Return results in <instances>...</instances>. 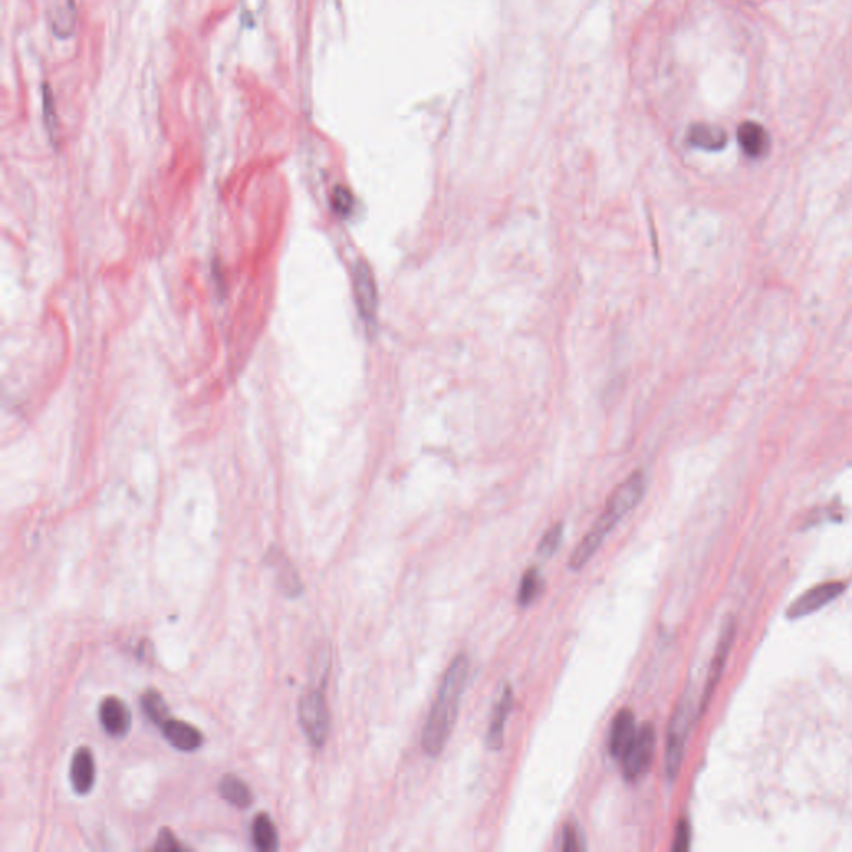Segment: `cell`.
I'll return each instance as SVG.
<instances>
[{
	"label": "cell",
	"mask_w": 852,
	"mask_h": 852,
	"mask_svg": "<svg viewBox=\"0 0 852 852\" xmlns=\"http://www.w3.org/2000/svg\"><path fill=\"white\" fill-rule=\"evenodd\" d=\"M540 589H542V575L538 573L536 568H530L521 578L520 589H518L520 606L532 605L534 598L538 596Z\"/></svg>",
	"instance_id": "cell-20"
},
{
	"label": "cell",
	"mask_w": 852,
	"mask_h": 852,
	"mask_svg": "<svg viewBox=\"0 0 852 852\" xmlns=\"http://www.w3.org/2000/svg\"><path fill=\"white\" fill-rule=\"evenodd\" d=\"M689 841H691V830L687 821H679L675 832V842H673V851L685 852L689 849Z\"/></svg>",
	"instance_id": "cell-24"
},
{
	"label": "cell",
	"mask_w": 852,
	"mask_h": 852,
	"mask_svg": "<svg viewBox=\"0 0 852 852\" xmlns=\"http://www.w3.org/2000/svg\"><path fill=\"white\" fill-rule=\"evenodd\" d=\"M654 751H656V730L651 722H646L638 730L632 746L621 758L623 776L628 781H636L646 775L653 763Z\"/></svg>",
	"instance_id": "cell-4"
},
{
	"label": "cell",
	"mask_w": 852,
	"mask_h": 852,
	"mask_svg": "<svg viewBox=\"0 0 852 852\" xmlns=\"http://www.w3.org/2000/svg\"><path fill=\"white\" fill-rule=\"evenodd\" d=\"M44 119L47 130L50 135H54L57 132L56 102H54L52 92L49 90L47 85H44Z\"/></svg>",
	"instance_id": "cell-23"
},
{
	"label": "cell",
	"mask_w": 852,
	"mask_h": 852,
	"mask_svg": "<svg viewBox=\"0 0 852 852\" xmlns=\"http://www.w3.org/2000/svg\"><path fill=\"white\" fill-rule=\"evenodd\" d=\"M354 291L360 317L366 323H373L378 309L377 283L372 268L363 260H358L354 268Z\"/></svg>",
	"instance_id": "cell-7"
},
{
	"label": "cell",
	"mask_w": 852,
	"mask_h": 852,
	"mask_svg": "<svg viewBox=\"0 0 852 852\" xmlns=\"http://www.w3.org/2000/svg\"><path fill=\"white\" fill-rule=\"evenodd\" d=\"M49 22L58 39H67L77 29L76 0H50Z\"/></svg>",
	"instance_id": "cell-13"
},
{
	"label": "cell",
	"mask_w": 852,
	"mask_h": 852,
	"mask_svg": "<svg viewBox=\"0 0 852 852\" xmlns=\"http://www.w3.org/2000/svg\"><path fill=\"white\" fill-rule=\"evenodd\" d=\"M154 849L156 851H175V849H182V846L178 844L177 838L170 830H162L158 834V838H157Z\"/></svg>",
	"instance_id": "cell-26"
},
{
	"label": "cell",
	"mask_w": 852,
	"mask_h": 852,
	"mask_svg": "<svg viewBox=\"0 0 852 852\" xmlns=\"http://www.w3.org/2000/svg\"><path fill=\"white\" fill-rule=\"evenodd\" d=\"M100 722L112 738H123L132 726L130 709L119 697H107L100 704Z\"/></svg>",
	"instance_id": "cell-9"
},
{
	"label": "cell",
	"mask_w": 852,
	"mask_h": 852,
	"mask_svg": "<svg viewBox=\"0 0 852 852\" xmlns=\"http://www.w3.org/2000/svg\"><path fill=\"white\" fill-rule=\"evenodd\" d=\"M511 708H513V689L507 685L503 687L501 696H499L495 708H493V713H491V720H489L487 734L488 749L499 751L503 748L505 728H507V721H508Z\"/></svg>",
	"instance_id": "cell-10"
},
{
	"label": "cell",
	"mask_w": 852,
	"mask_h": 852,
	"mask_svg": "<svg viewBox=\"0 0 852 852\" xmlns=\"http://www.w3.org/2000/svg\"><path fill=\"white\" fill-rule=\"evenodd\" d=\"M687 142L693 147H696V148H701V150L718 152L728 144V135L720 127H713V125H706V123H696L687 132Z\"/></svg>",
	"instance_id": "cell-16"
},
{
	"label": "cell",
	"mask_w": 852,
	"mask_h": 852,
	"mask_svg": "<svg viewBox=\"0 0 852 852\" xmlns=\"http://www.w3.org/2000/svg\"><path fill=\"white\" fill-rule=\"evenodd\" d=\"M162 731H164L166 741L170 742L178 751H185V753L197 751L202 746V742H203L202 732L195 730L193 726L187 724V722H182V721L170 718L162 726Z\"/></svg>",
	"instance_id": "cell-15"
},
{
	"label": "cell",
	"mask_w": 852,
	"mask_h": 852,
	"mask_svg": "<svg viewBox=\"0 0 852 852\" xmlns=\"http://www.w3.org/2000/svg\"><path fill=\"white\" fill-rule=\"evenodd\" d=\"M734 634H736V624H734V620L730 618V620L724 623V626H722L720 641H718L716 651H714V656H713V661H711V666H709L706 686H704L703 697H701V703H699L697 718H701V716L704 714V711L708 709L709 701H711V697L714 695L716 686H718V683H720L721 676H722V671H724V666H726V659H728V656H730L731 646H732V642H734Z\"/></svg>",
	"instance_id": "cell-6"
},
{
	"label": "cell",
	"mask_w": 852,
	"mask_h": 852,
	"mask_svg": "<svg viewBox=\"0 0 852 852\" xmlns=\"http://www.w3.org/2000/svg\"><path fill=\"white\" fill-rule=\"evenodd\" d=\"M587 844L581 838V832L576 828L575 824H566L563 830V838H561V851L578 852L585 851Z\"/></svg>",
	"instance_id": "cell-22"
},
{
	"label": "cell",
	"mask_w": 852,
	"mask_h": 852,
	"mask_svg": "<svg viewBox=\"0 0 852 852\" xmlns=\"http://www.w3.org/2000/svg\"><path fill=\"white\" fill-rule=\"evenodd\" d=\"M219 793L229 804H232V806L238 809L250 808V804L254 801L252 791L248 789V786L245 785L240 777L233 775L221 777Z\"/></svg>",
	"instance_id": "cell-17"
},
{
	"label": "cell",
	"mask_w": 852,
	"mask_h": 852,
	"mask_svg": "<svg viewBox=\"0 0 852 852\" xmlns=\"http://www.w3.org/2000/svg\"><path fill=\"white\" fill-rule=\"evenodd\" d=\"M299 718L301 728L309 736L311 744L323 746L330 732V711L325 696L320 691H311L301 697L299 706Z\"/></svg>",
	"instance_id": "cell-5"
},
{
	"label": "cell",
	"mask_w": 852,
	"mask_h": 852,
	"mask_svg": "<svg viewBox=\"0 0 852 852\" xmlns=\"http://www.w3.org/2000/svg\"><path fill=\"white\" fill-rule=\"evenodd\" d=\"M842 591H844L842 583H824L820 587H812L791 605V608L787 609V616L791 620H799V618L812 614L818 609L830 605L832 599L838 598Z\"/></svg>",
	"instance_id": "cell-8"
},
{
	"label": "cell",
	"mask_w": 852,
	"mask_h": 852,
	"mask_svg": "<svg viewBox=\"0 0 852 852\" xmlns=\"http://www.w3.org/2000/svg\"><path fill=\"white\" fill-rule=\"evenodd\" d=\"M644 491H646V478L641 471H634L613 491L598 520L595 521V525L589 528L585 538L578 543L575 552L569 558V569L579 571L591 561V558L598 553L599 548L608 538L609 533L616 528V525L632 509L640 505V501L644 497Z\"/></svg>",
	"instance_id": "cell-2"
},
{
	"label": "cell",
	"mask_w": 852,
	"mask_h": 852,
	"mask_svg": "<svg viewBox=\"0 0 852 852\" xmlns=\"http://www.w3.org/2000/svg\"><path fill=\"white\" fill-rule=\"evenodd\" d=\"M70 783H72L74 791L80 796L89 794L90 791L94 789V785H95V761H94V756L87 748H80L72 758Z\"/></svg>",
	"instance_id": "cell-12"
},
{
	"label": "cell",
	"mask_w": 852,
	"mask_h": 852,
	"mask_svg": "<svg viewBox=\"0 0 852 852\" xmlns=\"http://www.w3.org/2000/svg\"><path fill=\"white\" fill-rule=\"evenodd\" d=\"M561 542H563V523H556L544 533L542 542L538 544V553L542 554L543 558H550L558 552Z\"/></svg>",
	"instance_id": "cell-21"
},
{
	"label": "cell",
	"mask_w": 852,
	"mask_h": 852,
	"mask_svg": "<svg viewBox=\"0 0 852 852\" xmlns=\"http://www.w3.org/2000/svg\"><path fill=\"white\" fill-rule=\"evenodd\" d=\"M691 724H693V699L689 693H685L671 716L668 738H666L664 769H666V777L669 781H675L681 769Z\"/></svg>",
	"instance_id": "cell-3"
},
{
	"label": "cell",
	"mask_w": 852,
	"mask_h": 852,
	"mask_svg": "<svg viewBox=\"0 0 852 852\" xmlns=\"http://www.w3.org/2000/svg\"><path fill=\"white\" fill-rule=\"evenodd\" d=\"M738 142L742 152L749 158H763L771 148L769 133L763 125L756 122H742L738 129Z\"/></svg>",
	"instance_id": "cell-14"
},
{
	"label": "cell",
	"mask_w": 852,
	"mask_h": 852,
	"mask_svg": "<svg viewBox=\"0 0 852 852\" xmlns=\"http://www.w3.org/2000/svg\"><path fill=\"white\" fill-rule=\"evenodd\" d=\"M140 704H142V711H144L145 716L152 721V722H156L158 728H162L166 721L170 720L166 699H164V696H162L158 691H156V689L145 691L144 696L140 699Z\"/></svg>",
	"instance_id": "cell-19"
},
{
	"label": "cell",
	"mask_w": 852,
	"mask_h": 852,
	"mask_svg": "<svg viewBox=\"0 0 852 852\" xmlns=\"http://www.w3.org/2000/svg\"><path fill=\"white\" fill-rule=\"evenodd\" d=\"M333 207H335V211H338V213H342V215H346L348 211H352L354 199H352L350 192L346 189H342V187H338V189L335 190V193H333Z\"/></svg>",
	"instance_id": "cell-25"
},
{
	"label": "cell",
	"mask_w": 852,
	"mask_h": 852,
	"mask_svg": "<svg viewBox=\"0 0 852 852\" xmlns=\"http://www.w3.org/2000/svg\"><path fill=\"white\" fill-rule=\"evenodd\" d=\"M252 838L258 851H275L278 848L277 830L266 814H258L255 818Z\"/></svg>",
	"instance_id": "cell-18"
},
{
	"label": "cell",
	"mask_w": 852,
	"mask_h": 852,
	"mask_svg": "<svg viewBox=\"0 0 852 852\" xmlns=\"http://www.w3.org/2000/svg\"><path fill=\"white\" fill-rule=\"evenodd\" d=\"M636 732L638 730L634 722V713L632 709H621L620 713L614 716L611 734H609V753L614 759L621 761V758L632 746Z\"/></svg>",
	"instance_id": "cell-11"
},
{
	"label": "cell",
	"mask_w": 852,
	"mask_h": 852,
	"mask_svg": "<svg viewBox=\"0 0 852 852\" xmlns=\"http://www.w3.org/2000/svg\"><path fill=\"white\" fill-rule=\"evenodd\" d=\"M468 673L470 658L465 653H458L443 675L442 685L438 687L421 734V748L430 758L440 756L452 738L460 704L465 695Z\"/></svg>",
	"instance_id": "cell-1"
}]
</instances>
